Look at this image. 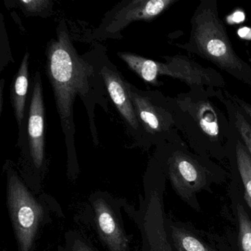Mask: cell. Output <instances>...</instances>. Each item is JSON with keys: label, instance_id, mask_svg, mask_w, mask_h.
I'll return each instance as SVG.
<instances>
[{"label": "cell", "instance_id": "1", "mask_svg": "<svg viewBox=\"0 0 251 251\" xmlns=\"http://www.w3.org/2000/svg\"><path fill=\"white\" fill-rule=\"evenodd\" d=\"M46 55L47 75L53 91L57 111L65 135L68 175L70 177H75L79 167L75 147V100L78 96L84 103L89 116L92 136L98 143L95 108L99 104L108 111L107 93L104 89L106 88L100 73V70L97 72L95 65L77 53L64 22L58 25L56 39L50 42Z\"/></svg>", "mask_w": 251, "mask_h": 251}, {"label": "cell", "instance_id": "2", "mask_svg": "<svg viewBox=\"0 0 251 251\" xmlns=\"http://www.w3.org/2000/svg\"><path fill=\"white\" fill-rule=\"evenodd\" d=\"M183 49L207 60L251 89V67L233 49L218 15L216 0H202L191 19L189 42Z\"/></svg>", "mask_w": 251, "mask_h": 251}, {"label": "cell", "instance_id": "3", "mask_svg": "<svg viewBox=\"0 0 251 251\" xmlns=\"http://www.w3.org/2000/svg\"><path fill=\"white\" fill-rule=\"evenodd\" d=\"M6 204L18 251H37L42 233L61 211L55 200L37 195L16 170L6 169Z\"/></svg>", "mask_w": 251, "mask_h": 251}, {"label": "cell", "instance_id": "4", "mask_svg": "<svg viewBox=\"0 0 251 251\" xmlns=\"http://www.w3.org/2000/svg\"><path fill=\"white\" fill-rule=\"evenodd\" d=\"M126 205L124 200L96 191L89 195L77 218L95 231L107 251H131L122 215V208Z\"/></svg>", "mask_w": 251, "mask_h": 251}, {"label": "cell", "instance_id": "5", "mask_svg": "<svg viewBox=\"0 0 251 251\" xmlns=\"http://www.w3.org/2000/svg\"><path fill=\"white\" fill-rule=\"evenodd\" d=\"M29 165L21 175L30 189L42 194V183L46 173L45 152V105L43 89L39 73L33 85L28 118Z\"/></svg>", "mask_w": 251, "mask_h": 251}, {"label": "cell", "instance_id": "6", "mask_svg": "<svg viewBox=\"0 0 251 251\" xmlns=\"http://www.w3.org/2000/svg\"><path fill=\"white\" fill-rule=\"evenodd\" d=\"M176 0H131L112 10L102 23L106 36H114L133 22H151L167 11Z\"/></svg>", "mask_w": 251, "mask_h": 251}, {"label": "cell", "instance_id": "7", "mask_svg": "<svg viewBox=\"0 0 251 251\" xmlns=\"http://www.w3.org/2000/svg\"><path fill=\"white\" fill-rule=\"evenodd\" d=\"M168 176L176 193L193 206L196 194L207 184L204 169L183 152H175L168 161Z\"/></svg>", "mask_w": 251, "mask_h": 251}, {"label": "cell", "instance_id": "8", "mask_svg": "<svg viewBox=\"0 0 251 251\" xmlns=\"http://www.w3.org/2000/svg\"><path fill=\"white\" fill-rule=\"evenodd\" d=\"M166 62L158 64L159 76L178 79L189 85L223 86V77L212 69L205 68L183 55L166 57Z\"/></svg>", "mask_w": 251, "mask_h": 251}, {"label": "cell", "instance_id": "9", "mask_svg": "<svg viewBox=\"0 0 251 251\" xmlns=\"http://www.w3.org/2000/svg\"><path fill=\"white\" fill-rule=\"evenodd\" d=\"M113 65L105 64L101 67L100 71L107 92L126 123L133 130H139V122L130 98L127 82L123 80Z\"/></svg>", "mask_w": 251, "mask_h": 251}, {"label": "cell", "instance_id": "10", "mask_svg": "<svg viewBox=\"0 0 251 251\" xmlns=\"http://www.w3.org/2000/svg\"><path fill=\"white\" fill-rule=\"evenodd\" d=\"M130 98L139 124L151 134L161 133L169 128L170 117L167 111L154 103L148 95L127 83Z\"/></svg>", "mask_w": 251, "mask_h": 251}, {"label": "cell", "instance_id": "11", "mask_svg": "<svg viewBox=\"0 0 251 251\" xmlns=\"http://www.w3.org/2000/svg\"><path fill=\"white\" fill-rule=\"evenodd\" d=\"M29 59L30 55L26 52L18 73L11 85V103L19 125L22 124L25 111L26 98L29 85Z\"/></svg>", "mask_w": 251, "mask_h": 251}, {"label": "cell", "instance_id": "12", "mask_svg": "<svg viewBox=\"0 0 251 251\" xmlns=\"http://www.w3.org/2000/svg\"><path fill=\"white\" fill-rule=\"evenodd\" d=\"M238 170L245 188V199L251 209V156L246 147L238 142L236 147Z\"/></svg>", "mask_w": 251, "mask_h": 251}, {"label": "cell", "instance_id": "13", "mask_svg": "<svg viewBox=\"0 0 251 251\" xmlns=\"http://www.w3.org/2000/svg\"><path fill=\"white\" fill-rule=\"evenodd\" d=\"M171 236L177 251H214L195 235L182 227H171Z\"/></svg>", "mask_w": 251, "mask_h": 251}, {"label": "cell", "instance_id": "14", "mask_svg": "<svg viewBox=\"0 0 251 251\" xmlns=\"http://www.w3.org/2000/svg\"><path fill=\"white\" fill-rule=\"evenodd\" d=\"M58 251H100L81 232L70 230L65 233L64 242Z\"/></svg>", "mask_w": 251, "mask_h": 251}, {"label": "cell", "instance_id": "15", "mask_svg": "<svg viewBox=\"0 0 251 251\" xmlns=\"http://www.w3.org/2000/svg\"><path fill=\"white\" fill-rule=\"evenodd\" d=\"M197 116L202 130L211 137H217L219 134L218 122L212 107L208 102H203L200 105Z\"/></svg>", "mask_w": 251, "mask_h": 251}, {"label": "cell", "instance_id": "16", "mask_svg": "<svg viewBox=\"0 0 251 251\" xmlns=\"http://www.w3.org/2000/svg\"><path fill=\"white\" fill-rule=\"evenodd\" d=\"M237 217L239 221V242L240 251H251V220L240 204L237 205Z\"/></svg>", "mask_w": 251, "mask_h": 251}, {"label": "cell", "instance_id": "17", "mask_svg": "<svg viewBox=\"0 0 251 251\" xmlns=\"http://www.w3.org/2000/svg\"><path fill=\"white\" fill-rule=\"evenodd\" d=\"M18 3L24 12L31 15H42V13L50 8L52 2L48 0H20Z\"/></svg>", "mask_w": 251, "mask_h": 251}, {"label": "cell", "instance_id": "18", "mask_svg": "<svg viewBox=\"0 0 251 251\" xmlns=\"http://www.w3.org/2000/svg\"><path fill=\"white\" fill-rule=\"evenodd\" d=\"M235 126L251 156V126L241 113H235Z\"/></svg>", "mask_w": 251, "mask_h": 251}, {"label": "cell", "instance_id": "19", "mask_svg": "<svg viewBox=\"0 0 251 251\" xmlns=\"http://www.w3.org/2000/svg\"><path fill=\"white\" fill-rule=\"evenodd\" d=\"M233 99H234L236 103L239 104V106L244 110V111L248 114V117L251 120V105H250L245 101L242 100L240 98H237V97H233Z\"/></svg>", "mask_w": 251, "mask_h": 251}]
</instances>
